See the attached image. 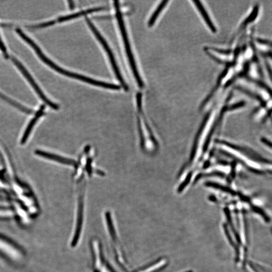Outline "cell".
Returning <instances> with one entry per match:
<instances>
[{
	"instance_id": "1",
	"label": "cell",
	"mask_w": 272,
	"mask_h": 272,
	"mask_svg": "<svg viewBox=\"0 0 272 272\" xmlns=\"http://www.w3.org/2000/svg\"><path fill=\"white\" fill-rule=\"evenodd\" d=\"M114 6L116 11V17L118 24L120 27L121 35L124 43V45L127 53V55L129 62L133 73L134 76L137 81L138 86L140 88L144 87V83L139 74V72L136 66L134 56L131 48L129 40L127 33L126 27L122 16V14L120 9V5L119 1L114 2Z\"/></svg>"
},
{
	"instance_id": "2",
	"label": "cell",
	"mask_w": 272,
	"mask_h": 272,
	"mask_svg": "<svg viewBox=\"0 0 272 272\" xmlns=\"http://www.w3.org/2000/svg\"><path fill=\"white\" fill-rule=\"evenodd\" d=\"M105 220L107 232L112 242L116 260L122 268H126V258L123 248L120 243V240L117 235L116 226H115V223L113 220L111 212L109 211L105 212Z\"/></svg>"
},
{
	"instance_id": "3",
	"label": "cell",
	"mask_w": 272,
	"mask_h": 272,
	"mask_svg": "<svg viewBox=\"0 0 272 272\" xmlns=\"http://www.w3.org/2000/svg\"><path fill=\"white\" fill-rule=\"evenodd\" d=\"M86 22L93 33L96 36V37L100 42L102 46L103 47L104 50L108 54V58L110 59V62L112 64L113 70L115 72V74L116 75V77L118 80L120 82L124 89L126 91L129 90V88L126 83L125 82L121 73L119 70V68L117 65L116 59L114 57L113 53L111 49L110 46H109L108 43L106 42V40L101 35L100 32L98 31L96 27L94 25L93 23L87 18H86Z\"/></svg>"
},
{
	"instance_id": "4",
	"label": "cell",
	"mask_w": 272,
	"mask_h": 272,
	"mask_svg": "<svg viewBox=\"0 0 272 272\" xmlns=\"http://www.w3.org/2000/svg\"><path fill=\"white\" fill-rule=\"evenodd\" d=\"M0 254L16 262L21 261L24 257L23 252L19 247L2 236H0Z\"/></svg>"
},
{
	"instance_id": "5",
	"label": "cell",
	"mask_w": 272,
	"mask_h": 272,
	"mask_svg": "<svg viewBox=\"0 0 272 272\" xmlns=\"http://www.w3.org/2000/svg\"><path fill=\"white\" fill-rule=\"evenodd\" d=\"M11 60L15 64V65L18 68V69L21 71L22 74L29 82V83L31 84L32 87L33 88L38 95H39V97L41 99V100L47 105L52 108L53 110H59V106L57 104L52 102L45 96V95L43 94V92L41 91L39 87L36 83L31 75L29 73V72L23 66V65L14 57H11Z\"/></svg>"
},
{
	"instance_id": "6",
	"label": "cell",
	"mask_w": 272,
	"mask_h": 272,
	"mask_svg": "<svg viewBox=\"0 0 272 272\" xmlns=\"http://www.w3.org/2000/svg\"><path fill=\"white\" fill-rule=\"evenodd\" d=\"M91 250L93 260L92 272H102L105 263L102 254L101 246L97 240L91 242Z\"/></svg>"
},
{
	"instance_id": "7",
	"label": "cell",
	"mask_w": 272,
	"mask_h": 272,
	"mask_svg": "<svg viewBox=\"0 0 272 272\" xmlns=\"http://www.w3.org/2000/svg\"><path fill=\"white\" fill-rule=\"evenodd\" d=\"M35 154L43 158L61 163L62 164L72 166L74 167H77V163L76 161L66 158L59 155L49 153L41 150H36L35 151Z\"/></svg>"
},
{
	"instance_id": "8",
	"label": "cell",
	"mask_w": 272,
	"mask_h": 272,
	"mask_svg": "<svg viewBox=\"0 0 272 272\" xmlns=\"http://www.w3.org/2000/svg\"><path fill=\"white\" fill-rule=\"evenodd\" d=\"M195 6L197 7V10L201 14L202 17L204 19L205 23L209 28V29L213 33L217 32V28L215 26L214 23L212 21L209 15L207 13L205 8L202 5L201 2L199 1H192Z\"/></svg>"
},
{
	"instance_id": "9",
	"label": "cell",
	"mask_w": 272,
	"mask_h": 272,
	"mask_svg": "<svg viewBox=\"0 0 272 272\" xmlns=\"http://www.w3.org/2000/svg\"><path fill=\"white\" fill-rule=\"evenodd\" d=\"M45 106L44 105H42L39 110L36 113L35 117L31 120V121L28 124L24 133L22 136V138L21 140V144H24L26 141H27L30 133H31L33 127L36 123L37 120L40 118V117L43 115V111L44 110Z\"/></svg>"
},
{
	"instance_id": "10",
	"label": "cell",
	"mask_w": 272,
	"mask_h": 272,
	"mask_svg": "<svg viewBox=\"0 0 272 272\" xmlns=\"http://www.w3.org/2000/svg\"><path fill=\"white\" fill-rule=\"evenodd\" d=\"M105 7H97V8H94L91 9H89L84 11H81L78 13H76L75 14H73L71 15H69L67 16H63L60 17L58 19V20L56 21L57 22H63L65 21H67L74 18H78L79 17H80L83 15H85L88 14H90L94 12H97L99 11H101L102 10L105 9Z\"/></svg>"
},
{
	"instance_id": "11",
	"label": "cell",
	"mask_w": 272,
	"mask_h": 272,
	"mask_svg": "<svg viewBox=\"0 0 272 272\" xmlns=\"http://www.w3.org/2000/svg\"><path fill=\"white\" fill-rule=\"evenodd\" d=\"M259 12V6L258 5H256L253 11L250 14L245 20L242 23L240 27L239 28L238 33H239L241 31H243L246 26L249 24L253 23L258 17Z\"/></svg>"
},
{
	"instance_id": "12",
	"label": "cell",
	"mask_w": 272,
	"mask_h": 272,
	"mask_svg": "<svg viewBox=\"0 0 272 272\" xmlns=\"http://www.w3.org/2000/svg\"><path fill=\"white\" fill-rule=\"evenodd\" d=\"M0 98L4 100L6 102H8V103L10 104L11 105L13 106L14 107H16L21 112H23L27 114H32L33 113V111L31 110H29V109L23 106V105H21L19 103L14 101L13 100L7 97L1 92H0Z\"/></svg>"
},
{
	"instance_id": "13",
	"label": "cell",
	"mask_w": 272,
	"mask_h": 272,
	"mask_svg": "<svg viewBox=\"0 0 272 272\" xmlns=\"http://www.w3.org/2000/svg\"><path fill=\"white\" fill-rule=\"evenodd\" d=\"M169 1H163L161 2L160 5L158 6L157 9L154 12L149 19V21L148 22V26L149 27H152L154 25L159 15L160 14L161 11L163 9H164V8L167 6V4L169 3Z\"/></svg>"
},
{
	"instance_id": "14",
	"label": "cell",
	"mask_w": 272,
	"mask_h": 272,
	"mask_svg": "<svg viewBox=\"0 0 272 272\" xmlns=\"http://www.w3.org/2000/svg\"><path fill=\"white\" fill-rule=\"evenodd\" d=\"M245 78L249 82L253 83L258 87L265 90L269 94L270 96H271V89L266 83L261 80L247 76L245 77Z\"/></svg>"
},
{
	"instance_id": "15",
	"label": "cell",
	"mask_w": 272,
	"mask_h": 272,
	"mask_svg": "<svg viewBox=\"0 0 272 272\" xmlns=\"http://www.w3.org/2000/svg\"><path fill=\"white\" fill-rule=\"evenodd\" d=\"M56 22H56V20H53V21H48V22H44L43 23H41V24L36 25H35V26H31V27L33 28H43V27H47V26H49L53 25L54 24H55Z\"/></svg>"
},
{
	"instance_id": "16",
	"label": "cell",
	"mask_w": 272,
	"mask_h": 272,
	"mask_svg": "<svg viewBox=\"0 0 272 272\" xmlns=\"http://www.w3.org/2000/svg\"><path fill=\"white\" fill-rule=\"evenodd\" d=\"M209 49H212L213 51H216L218 53H220L221 54H227V55H228V54H230L232 52V50L231 49H220L217 48L215 47H210V48H208Z\"/></svg>"
},
{
	"instance_id": "17",
	"label": "cell",
	"mask_w": 272,
	"mask_h": 272,
	"mask_svg": "<svg viewBox=\"0 0 272 272\" xmlns=\"http://www.w3.org/2000/svg\"><path fill=\"white\" fill-rule=\"evenodd\" d=\"M0 49H1L2 51L4 58L6 59H8L9 57V54L7 52V49L4 44L2 42L1 38H0Z\"/></svg>"
},
{
	"instance_id": "18",
	"label": "cell",
	"mask_w": 272,
	"mask_h": 272,
	"mask_svg": "<svg viewBox=\"0 0 272 272\" xmlns=\"http://www.w3.org/2000/svg\"><path fill=\"white\" fill-rule=\"evenodd\" d=\"M256 41L259 44L271 46V42L268 39L261 38H257Z\"/></svg>"
},
{
	"instance_id": "19",
	"label": "cell",
	"mask_w": 272,
	"mask_h": 272,
	"mask_svg": "<svg viewBox=\"0 0 272 272\" xmlns=\"http://www.w3.org/2000/svg\"><path fill=\"white\" fill-rule=\"evenodd\" d=\"M261 56L264 58H269L271 59L272 58V52L271 51H261Z\"/></svg>"
},
{
	"instance_id": "20",
	"label": "cell",
	"mask_w": 272,
	"mask_h": 272,
	"mask_svg": "<svg viewBox=\"0 0 272 272\" xmlns=\"http://www.w3.org/2000/svg\"><path fill=\"white\" fill-rule=\"evenodd\" d=\"M225 232H226V234L228 238V239L230 241V242L231 243V245L234 246V242L232 240V239L231 238V237L230 236V234L229 232V231L227 229V227L226 226H225Z\"/></svg>"
},
{
	"instance_id": "21",
	"label": "cell",
	"mask_w": 272,
	"mask_h": 272,
	"mask_svg": "<svg viewBox=\"0 0 272 272\" xmlns=\"http://www.w3.org/2000/svg\"><path fill=\"white\" fill-rule=\"evenodd\" d=\"M265 65H266V69H267L268 72L269 73V77L270 78V79L271 80V78H272L271 67L270 66L269 64L267 62H266Z\"/></svg>"
},
{
	"instance_id": "22",
	"label": "cell",
	"mask_w": 272,
	"mask_h": 272,
	"mask_svg": "<svg viewBox=\"0 0 272 272\" xmlns=\"http://www.w3.org/2000/svg\"><path fill=\"white\" fill-rule=\"evenodd\" d=\"M69 3V6L70 9L73 10L74 8V2L72 1H68Z\"/></svg>"
},
{
	"instance_id": "23",
	"label": "cell",
	"mask_w": 272,
	"mask_h": 272,
	"mask_svg": "<svg viewBox=\"0 0 272 272\" xmlns=\"http://www.w3.org/2000/svg\"><path fill=\"white\" fill-rule=\"evenodd\" d=\"M186 272H193L192 271H187Z\"/></svg>"
}]
</instances>
